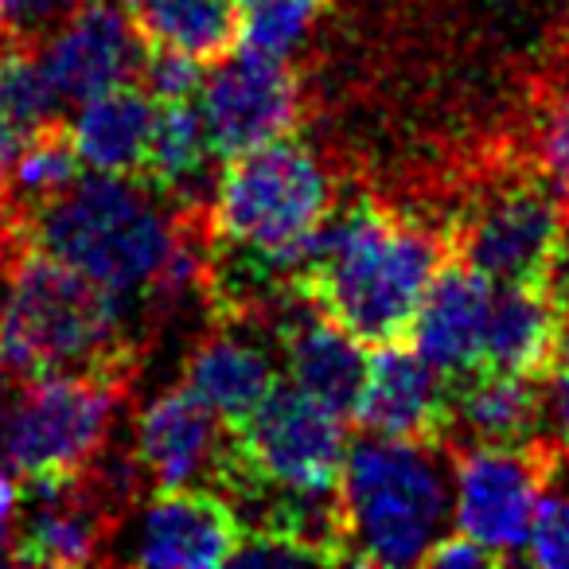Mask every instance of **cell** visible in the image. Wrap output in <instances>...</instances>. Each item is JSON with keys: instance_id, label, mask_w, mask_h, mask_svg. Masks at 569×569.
<instances>
[{"instance_id": "cell-1", "label": "cell", "mask_w": 569, "mask_h": 569, "mask_svg": "<svg viewBox=\"0 0 569 569\" xmlns=\"http://www.w3.org/2000/svg\"><path fill=\"white\" fill-rule=\"evenodd\" d=\"M20 238L126 305H180L207 277L196 207L168 199L141 172L87 168L20 222Z\"/></svg>"}, {"instance_id": "cell-2", "label": "cell", "mask_w": 569, "mask_h": 569, "mask_svg": "<svg viewBox=\"0 0 569 569\" xmlns=\"http://www.w3.org/2000/svg\"><path fill=\"white\" fill-rule=\"evenodd\" d=\"M445 266V242L418 222L351 203L328 211L309 238L297 293L359 343H398L410 336L421 297Z\"/></svg>"}, {"instance_id": "cell-3", "label": "cell", "mask_w": 569, "mask_h": 569, "mask_svg": "<svg viewBox=\"0 0 569 569\" xmlns=\"http://www.w3.org/2000/svg\"><path fill=\"white\" fill-rule=\"evenodd\" d=\"M332 203V176L317 152L277 137L227 160L211 199V234L246 253V293H297L309 238Z\"/></svg>"}, {"instance_id": "cell-4", "label": "cell", "mask_w": 569, "mask_h": 569, "mask_svg": "<svg viewBox=\"0 0 569 569\" xmlns=\"http://www.w3.org/2000/svg\"><path fill=\"white\" fill-rule=\"evenodd\" d=\"M129 305L28 246L0 281V348L17 371H94L126 379Z\"/></svg>"}, {"instance_id": "cell-5", "label": "cell", "mask_w": 569, "mask_h": 569, "mask_svg": "<svg viewBox=\"0 0 569 569\" xmlns=\"http://www.w3.org/2000/svg\"><path fill=\"white\" fill-rule=\"evenodd\" d=\"M441 445L402 437H363L340 472V542L359 566H418L445 535L452 491Z\"/></svg>"}, {"instance_id": "cell-6", "label": "cell", "mask_w": 569, "mask_h": 569, "mask_svg": "<svg viewBox=\"0 0 569 569\" xmlns=\"http://www.w3.org/2000/svg\"><path fill=\"white\" fill-rule=\"evenodd\" d=\"M121 382L94 371H20L0 382V465L24 480L82 472L110 445Z\"/></svg>"}, {"instance_id": "cell-7", "label": "cell", "mask_w": 569, "mask_h": 569, "mask_svg": "<svg viewBox=\"0 0 569 569\" xmlns=\"http://www.w3.org/2000/svg\"><path fill=\"white\" fill-rule=\"evenodd\" d=\"M348 457V418L297 387H277L238 426H227L222 480L273 499H336Z\"/></svg>"}, {"instance_id": "cell-8", "label": "cell", "mask_w": 569, "mask_h": 569, "mask_svg": "<svg viewBox=\"0 0 569 569\" xmlns=\"http://www.w3.org/2000/svg\"><path fill=\"white\" fill-rule=\"evenodd\" d=\"M457 250L491 284H558L569 258V196L550 172L511 176L468 211Z\"/></svg>"}, {"instance_id": "cell-9", "label": "cell", "mask_w": 569, "mask_h": 569, "mask_svg": "<svg viewBox=\"0 0 569 569\" xmlns=\"http://www.w3.org/2000/svg\"><path fill=\"white\" fill-rule=\"evenodd\" d=\"M550 452L530 445H468L452 476V522L496 561L527 553L538 499L550 480Z\"/></svg>"}, {"instance_id": "cell-10", "label": "cell", "mask_w": 569, "mask_h": 569, "mask_svg": "<svg viewBox=\"0 0 569 569\" xmlns=\"http://www.w3.org/2000/svg\"><path fill=\"white\" fill-rule=\"evenodd\" d=\"M199 113L211 133L214 157L230 160L277 137H289L301 113V87L289 59L242 48L219 59L199 87Z\"/></svg>"}, {"instance_id": "cell-11", "label": "cell", "mask_w": 569, "mask_h": 569, "mask_svg": "<svg viewBox=\"0 0 569 569\" xmlns=\"http://www.w3.org/2000/svg\"><path fill=\"white\" fill-rule=\"evenodd\" d=\"M144 48L126 0H87L48 36L43 67L63 102H87L113 87L137 82Z\"/></svg>"}, {"instance_id": "cell-12", "label": "cell", "mask_w": 569, "mask_h": 569, "mask_svg": "<svg viewBox=\"0 0 569 569\" xmlns=\"http://www.w3.org/2000/svg\"><path fill=\"white\" fill-rule=\"evenodd\" d=\"M238 538V515L219 491H157V499L137 515L126 561L160 569H211L227 566Z\"/></svg>"}, {"instance_id": "cell-13", "label": "cell", "mask_w": 569, "mask_h": 569, "mask_svg": "<svg viewBox=\"0 0 569 569\" xmlns=\"http://www.w3.org/2000/svg\"><path fill=\"white\" fill-rule=\"evenodd\" d=\"M118 515L102 503L82 472L28 480L12 530V561L20 566H87Z\"/></svg>"}, {"instance_id": "cell-14", "label": "cell", "mask_w": 569, "mask_h": 569, "mask_svg": "<svg viewBox=\"0 0 569 569\" xmlns=\"http://www.w3.org/2000/svg\"><path fill=\"white\" fill-rule=\"evenodd\" d=\"M356 421L367 433L441 445L452 429V395L418 351H406L402 340L382 343L367 363Z\"/></svg>"}, {"instance_id": "cell-15", "label": "cell", "mask_w": 569, "mask_h": 569, "mask_svg": "<svg viewBox=\"0 0 569 569\" xmlns=\"http://www.w3.org/2000/svg\"><path fill=\"white\" fill-rule=\"evenodd\" d=\"M137 460L157 491L196 488L207 472L222 476L227 421L188 387L164 390L137 418Z\"/></svg>"}, {"instance_id": "cell-16", "label": "cell", "mask_w": 569, "mask_h": 569, "mask_svg": "<svg viewBox=\"0 0 569 569\" xmlns=\"http://www.w3.org/2000/svg\"><path fill=\"white\" fill-rule=\"evenodd\" d=\"M277 351H281V371L289 387L305 390L340 418H356L367 363H371L356 336H348L301 297V309L277 320Z\"/></svg>"}, {"instance_id": "cell-17", "label": "cell", "mask_w": 569, "mask_h": 569, "mask_svg": "<svg viewBox=\"0 0 569 569\" xmlns=\"http://www.w3.org/2000/svg\"><path fill=\"white\" fill-rule=\"evenodd\" d=\"M496 284L472 266H441L433 284L421 297V309L413 317L410 340L413 351L426 359L433 371L465 379L480 371L483 332H488V312Z\"/></svg>"}, {"instance_id": "cell-18", "label": "cell", "mask_w": 569, "mask_h": 569, "mask_svg": "<svg viewBox=\"0 0 569 569\" xmlns=\"http://www.w3.org/2000/svg\"><path fill=\"white\" fill-rule=\"evenodd\" d=\"M569 297L558 284H496L480 371L542 379L558 363Z\"/></svg>"}, {"instance_id": "cell-19", "label": "cell", "mask_w": 569, "mask_h": 569, "mask_svg": "<svg viewBox=\"0 0 569 569\" xmlns=\"http://www.w3.org/2000/svg\"><path fill=\"white\" fill-rule=\"evenodd\" d=\"M183 387L203 406H211L227 426H238L281 387V367L258 343L234 332H219L207 336L188 356Z\"/></svg>"}, {"instance_id": "cell-20", "label": "cell", "mask_w": 569, "mask_h": 569, "mask_svg": "<svg viewBox=\"0 0 569 569\" xmlns=\"http://www.w3.org/2000/svg\"><path fill=\"white\" fill-rule=\"evenodd\" d=\"M152 121H157L152 94L137 87V82H126V87L87 98L67 133H71L87 168L137 176L144 168V157H149Z\"/></svg>"}, {"instance_id": "cell-21", "label": "cell", "mask_w": 569, "mask_h": 569, "mask_svg": "<svg viewBox=\"0 0 569 569\" xmlns=\"http://www.w3.org/2000/svg\"><path fill=\"white\" fill-rule=\"evenodd\" d=\"M149 48H172L219 63L242 40V0H126Z\"/></svg>"}, {"instance_id": "cell-22", "label": "cell", "mask_w": 569, "mask_h": 569, "mask_svg": "<svg viewBox=\"0 0 569 569\" xmlns=\"http://www.w3.org/2000/svg\"><path fill=\"white\" fill-rule=\"evenodd\" d=\"M538 379L499 371H472L452 398V426L472 445H530L542 429Z\"/></svg>"}, {"instance_id": "cell-23", "label": "cell", "mask_w": 569, "mask_h": 569, "mask_svg": "<svg viewBox=\"0 0 569 569\" xmlns=\"http://www.w3.org/2000/svg\"><path fill=\"white\" fill-rule=\"evenodd\" d=\"M211 160H219V157H214L211 133H207L199 106L196 102H157L149 157H144V168H141L144 180L164 191L168 199L191 207V199H196Z\"/></svg>"}, {"instance_id": "cell-24", "label": "cell", "mask_w": 569, "mask_h": 569, "mask_svg": "<svg viewBox=\"0 0 569 569\" xmlns=\"http://www.w3.org/2000/svg\"><path fill=\"white\" fill-rule=\"evenodd\" d=\"M82 172H87V164H82L79 149H74L67 129H59V126L36 129V133L20 144L17 157H12L9 172H4V199H9L17 230L36 207L56 199L59 191H67Z\"/></svg>"}, {"instance_id": "cell-25", "label": "cell", "mask_w": 569, "mask_h": 569, "mask_svg": "<svg viewBox=\"0 0 569 569\" xmlns=\"http://www.w3.org/2000/svg\"><path fill=\"white\" fill-rule=\"evenodd\" d=\"M59 110L63 94L51 82L43 59L20 48L0 51V118H9L20 133L32 137L36 129L59 126Z\"/></svg>"}, {"instance_id": "cell-26", "label": "cell", "mask_w": 569, "mask_h": 569, "mask_svg": "<svg viewBox=\"0 0 569 569\" xmlns=\"http://www.w3.org/2000/svg\"><path fill=\"white\" fill-rule=\"evenodd\" d=\"M320 0H250L242 4V48L289 59L309 36Z\"/></svg>"}, {"instance_id": "cell-27", "label": "cell", "mask_w": 569, "mask_h": 569, "mask_svg": "<svg viewBox=\"0 0 569 569\" xmlns=\"http://www.w3.org/2000/svg\"><path fill=\"white\" fill-rule=\"evenodd\" d=\"M340 550L325 542H312V538H301L293 530L281 527H266L253 530V535H242L230 553L227 566L238 569H297V566H340Z\"/></svg>"}, {"instance_id": "cell-28", "label": "cell", "mask_w": 569, "mask_h": 569, "mask_svg": "<svg viewBox=\"0 0 569 569\" xmlns=\"http://www.w3.org/2000/svg\"><path fill=\"white\" fill-rule=\"evenodd\" d=\"M87 0H0V51H32Z\"/></svg>"}, {"instance_id": "cell-29", "label": "cell", "mask_w": 569, "mask_h": 569, "mask_svg": "<svg viewBox=\"0 0 569 569\" xmlns=\"http://www.w3.org/2000/svg\"><path fill=\"white\" fill-rule=\"evenodd\" d=\"M144 79V90L152 94V102H191L203 87V71L199 59L183 56L172 48H144V63L137 82Z\"/></svg>"}, {"instance_id": "cell-30", "label": "cell", "mask_w": 569, "mask_h": 569, "mask_svg": "<svg viewBox=\"0 0 569 569\" xmlns=\"http://www.w3.org/2000/svg\"><path fill=\"white\" fill-rule=\"evenodd\" d=\"M527 558L546 569H569V488L542 491L530 527Z\"/></svg>"}, {"instance_id": "cell-31", "label": "cell", "mask_w": 569, "mask_h": 569, "mask_svg": "<svg viewBox=\"0 0 569 569\" xmlns=\"http://www.w3.org/2000/svg\"><path fill=\"white\" fill-rule=\"evenodd\" d=\"M542 160H546V172L553 176V183L569 196V87H566V94L553 102L550 121H546Z\"/></svg>"}, {"instance_id": "cell-32", "label": "cell", "mask_w": 569, "mask_h": 569, "mask_svg": "<svg viewBox=\"0 0 569 569\" xmlns=\"http://www.w3.org/2000/svg\"><path fill=\"white\" fill-rule=\"evenodd\" d=\"M426 566L441 569H476V566H499L496 553H488L480 542H472L468 535H441L433 542V550L426 553Z\"/></svg>"}, {"instance_id": "cell-33", "label": "cell", "mask_w": 569, "mask_h": 569, "mask_svg": "<svg viewBox=\"0 0 569 569\" xmlns=\"http://www.w3.org/2000/svg\"><path fill=\"white\" fill-rule=\"evenodd\" d=\"M542 421L553 429L558 445L569 452V363H553L542 387Z\"/></svg>"}, {"instance_id": "cell-34", "label": "cell", "mask_w": 569, "mask_h": 569, "mask_svg": "<svg viewBox=\"0 0 569 569\" xmlns=\"http://www.w3.org/2000/svg\"><path fill=\"white\" fill-rule=\"evenodd\" d=\"M17 515H20V483L17 472L0 465V566L12 561V530H17Z\"/></svg>"}, {"instance_id": "cell-35", "label": "cell", "mask_w": 569, "mask_h": 569, "mask_svg": "<svg viewBox=\"0 0 569 569\" xmlns=\"http://www.w3.org/2000/svg\"><path fill=\"white\" fill-rule=\"evenodd\" d=\"M4 363H9V359H4V348H0V371H4Z\"/></svg>"}, {"instance_id": "cell-36", "label": "cell", "mask_w": 569, "mask_h": 569, "mask_svg": "<svg viewBox=\"0 0 569 569\" xmlns=\"http://www.w3.org/2000/svg\"><path fill=\"white\" fill-rule=\"evenodd\" d=\"M242 4H250V0H242Z\"/></svg>"}]
</instances>
